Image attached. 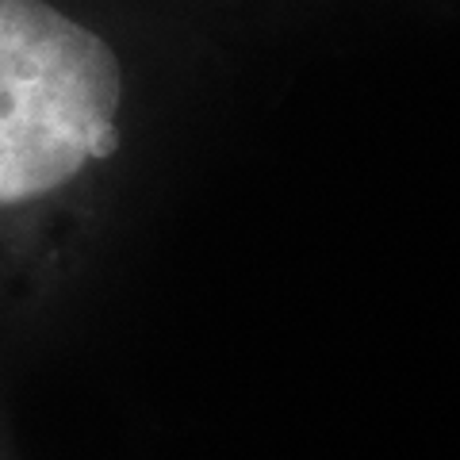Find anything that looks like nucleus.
<instances>
[{"label":"nucleus","mask_w":460,"mask_h":460,"mask_svg":"<svg viewBox=\"0 0 460 460\" xmlns=\"http://www.w3.org/2000/svg\"><path fill=\"white\" fill-rule=\"evenodd\" d=\"M135 142L115 35L66 0H0V395L89 288Z\"/></svg>","instance_id":"nucleus-1"},{"label":"nucleus","mask_w":460,"mask_h":460,"mask_svg":"<svg viewBox=\"0 0 460 460\" xmlns=\"http://www.w3.org/2000/svg\"><path fill=\"white\" fill-rule=\"evenodd\" d=\"M0 460H16V449H12V434L4 422V402H0Z\"/></svg>","instance_id":"nucleus-2"}]
</instances>
